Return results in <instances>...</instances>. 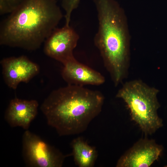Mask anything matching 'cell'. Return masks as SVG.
<instances>
[{
    "mask_svg": "<svg viewBox=\"0 0 167 167\" xmlns=\"http://www.w3.org/2000/svg\"><path fill=\"white\" fill-rule=\"evenodd\" d=\"M104 101L100 92L68 84L51 92L40 109L60 136L75 135L86 130L101 112Z\"/></svg>",
    "mask_w": 167,
    "mask_h": 167,
    "instance_id": "cell-1",
    "label": "cell"
},
{
    "mask_svg": "<svg viewBox=\"0 0 167 167\" xmlns=\"http://www.w3.org/2000/svg\"><path fill=\"white\" fill-rule=\"evenodd\" d=\"M38 106L36 100L14 98L10 101L6 110L5 119L12 127H20L28 130L37 114Z\"/></svg>",
    "mask_w": 167,
    "mask_h": 167,
    "instance_id": "cell-9",
    "label": "cell"
},
{
    "mask_svg": "<svg viewBox=\"0 0 167 167\" xmlns=\"http://www.w3.org/2000/svg\"><path fill=\"white\" fill-rule=\"evenodd\" d=\"M60 0L62 6L65 12V20L67 22H69L72 12L78 7L81 0Z\"/></svg>",
    "mask_w": 167,
    "mask_h": 167,
    "instance_id": "cell-12",
    "label": "cell"
},
{
    "mask_svg": "<svg viewBox=\"0 0 167 167\" xmlns=\"http://www.w3.org/2000/svg\"><path fill=\"white\" fill-rule=\"evenodd\" d=\"M2 22L0 44L28 50L39 48L63 15L56 0H24Z\"/></svg>",
    "mask_w": 167,
    "mask_h": 167,
    "instance_id": "cell-2",
    "label": "cell"
},
{
    "mask_svg": "<svg viewBox=\"0 0 167 167\" xmlns=\"http://www.w3.org/2000/svg\"><path fill=\"white\" fill-rule=\"evenodd\" d=\"M163 150L153 139H141L118 159L117 167H149L157 160Z\"/></svg>",
    "mask_w": 167,
    "mask_h": 167,
    "instance_id": "cell-7",
    "label": "cell"
},
{
    "mask_svg": "<svg viewBox=\"0 0 167 167\" xmlns=\"http://www.w3.org/2000/svg\"><path fill=\"white\" fill-rule=\"evenodd\" d=\"M22 154L26 166L61 167L66 156L28 130L22 139Z\"/></svg>",
    "mask_w": 167,
    "mask_h": 167,
    "instance_id": "cell-5",
    "label": "cell"
},
{
    "mask_svg": "<svg viewBox=\"0 0 167 167\" xmlns=\"http://www.w3.org/2000/svg\"><path fill=\"white\" fill-rule=\"evenodd\" d=\"M63 65L62 76L68 84L99 85L105 82L104 77L101 73L79 62L75 58Z\"/></svg>",
    "mask_w": 167,
    "mask_h": 167,
    "instance_id": "cell-10",
    "label": "cell"
},
{
    "mask_svg": "<svg viewBox=\"0 0 167 167\" xmlns=\"http://www.w3.org/2000/svg\"><path fill=\"white\" fill-rule=\"evenodd\" d=\"M79 38L78 33L70 25L56 28L45 41L44 52L63 64L75 58L73 52Z\"/></svg>",
    "mask_w": 167,
    "mask_h": 167,
    "instance_id": "cell-6",
    "label": "cell"
},
{
    "mask_svg": "<svg viewBox=\"0 0 167 167\" xmlns=\"http://www.w3.org/2000/svg\"><path fill=\"white\" fill-rule=\"evenodd\" d=\"M71 146L76 165L79 167L93 166L97 156L95 147L89 145L80 137L74 139L71 143Z\"/></svg>",
    "mask_w": 167,
    "mask_h": 167,
    "instance_id": "cell-11",
    "label": "cell"
},
{
    "mask_svg": "<svg viewBox=\"0 0 167 167\" xmlns=\"http://www.w3.org/2000/svg\"><path fill=\"white\" fill-rule=\"evenodd\" d=\"M24 0H0V14L10 13Z\"/></svg>",
    "mask_w": 167,
    "mask_h": 167,
    "instance_id": "cell-13",
    "label": "cell"
},
{
    "mask_svg": "<svg viewBox=\"0 0 167 167\" xmlns=\"http://www.w3.org/2000/svg\"><path fill=\"white\" fill-rule=\"evenodd\" d=\"M0 64L5 82L13 89L21 82L28 83L39 72L38 65L24 56L4 58Z\"/></svg>",
    "mask_w": 167,
    "mask_h": 167,
    "instance_id": "cell-8",
    "label": "cell"
},
{
    "mask_svg": "<svg viewBox=\"0 0 167 167\" xmlns=\"http://www.w3.org/2000/svg\"><path fill=\"white\" fill-rule=\"evenodd\" d=\"M94 2L99 23L95 44L117 85L123 77L127 56L129 37L126 17L113 0H94Z\"/></svg>",
    "mask_w": 167,
    "mask_h": 167,
    "instance_id": "cell-3",
    "label": "cell"
},
{
    "mask_svg": "<svg viewBox=\"0 0 167 167\" xmlns=\"http://www.w3.org/2000/svg\"><path fill=\"white\" fill-rule=\"evenodd\" d=\"M158 92L140 82L133 81L125 84L116 95L126 104L131 119L145 135L153 134L163 126L157 113L160 107Z\"/></svg>",
    "mask_w": 167,
    "mask_h": 167,
    "instance_id": "cell-4",
    "label": "cell"
}]
</instances>
